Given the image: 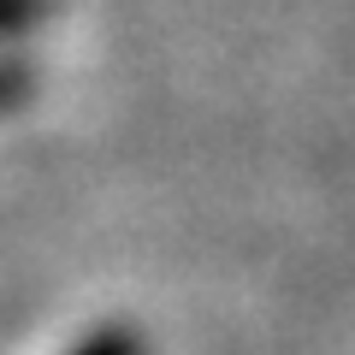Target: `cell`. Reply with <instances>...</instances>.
I'll return each instance as SVG.
<instances>
[{
	"label": "cell",
	"mask_w": 355,
	"mask_h": 355,
	"mask_svg": "<svg viewBox=\"0 0 355 355\" xmlns=\"http://www.w3.org/2000/svg\"><path fill=\"white\" fill-rule=\"evenodd\" d=\"M48 12H53V0H0V42H12V36H24V30H36Z\"/></svg>",
	"instance_id": "6da1fadb"
},
{
	"label": "cell",
	"mask_w": 355,
	"mask_h": 355,
	"mask_svg": "<svg viewBox=\"0 0 355 355\" xmlns=\"http://www.w3.org/2000/svg\"><path fill=\"white\" fill-rule=\"evenodd\" d=\"M71 355H142V343L130 338L125 326H101V331H89Z\"/></svg>",
	"instance_id": "3957f363"
},
{
	"label": "cell",
	"mask_w": 355,
	"mask_h": 355,
	"mask_svg": "<svg viewBox=\"0 0 355 355\" xmlns=\"http://www.w3.org/2000/svg\"><path fill=\"white\" fill-rule=\"evenodd\" d=\"M30 89H36V71H30V60H18V53H0V113L18 101H30Z\"/></svg>",
	"instance_id": "7a4b0ae2"
}]
</instances>
